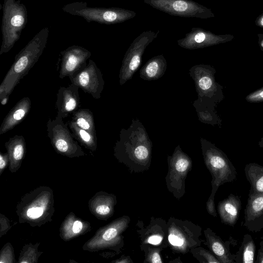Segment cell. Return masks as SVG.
<instances>
[{
	"label": "cell",
	"mask_w": 263,
	"mask_h": 263,
	"mask_svg": "<svg viewBox=\"0 0 263 263\" xmlns=\"http://www.w3.org/2000/svg\"><path fill=\"white\" fill-rule=\"evenodd\" d=\"M162 240V237L158 235H154L149 237L148 242L149 243L153 245H157Z\"/></svg>",
	"instance_id": "29"
},
{
	"label": "cell",
	"mask_w": 263,
	"mask_h": 263,
	"mask_svg": "<svg viewBox=\"0 0 263 263\" xmlns=\"http://www.w3.org/2000/svg\"><path fill=\"white\" fill-rule=\"evenodd\" d=\"M6 162L7 155L6 154H1L0 156V168L1 170H2L5 167L6 165Z\"/></svg>",
	"instance_id": "31"
},
{
	"label": "cell",
	"mask_w": 263,
	"mask_h": 263,
	"mask_svg": "<svg viewBox=\"0 0 263 263\" xmlns=\"http://www.w3.org/2000/svg\"><path fill=\"white\" fill-rule=\"evenodd\" d=\"M241 207L240 197L230 194L227 198L219 202L218 211L221 222L234 227L239 219Z\"/></svg>",
	"instance_id": "13"
},
{
	"label": "cell",
	"mask_w": 263,
	"mask_h": 263,
	"mask_svg": "<svg viewBox=\"0 0 263 263\" xmlns=\"http://www.w3.org/2000/svg\"><path fill=\"white\" fill-rule=\"evenodd\" d=\"M217 37L211 32L201 28L194 27L185 34V36L178 41V44L186 48H195L216 43Z\"/></svg>",
	"instance_id": "15"
},
{
	"label": "cell",
	"mask_w": 263,
	"mask_h": 263,
	"mask_svg": "<svg viewBox=\"0 0 263 263\" xmlns=\"http://www.w3.org/2000/svg\"><path fill=\"white\" fill-rule=\"evenodd\" d=\"M31 102L29 97H24L11 109L0 126V135L12 129L21 123L29 114Z\"/></svg>",
	"instance_id": "12"
},
{
	"label": "cell",
	"mask_w": 263,
	"mask_h": 263,
	"mask_svg": "<svg viewBox=\"0 0 263 263\" xmlns=\"http://www.w3.org/2000/svg\"><path fill=\"white\" fill-rule=\"evenodd\" d=\"M72 121L79 127L96 135L95 119L92 112L88 108H80L72 113Z\"/></svg>",
	"instance_id": "18"
},
{
	"label": "cell",
	"mask_w": 263,
	"mask_h": 263,
	"mask_svg": "<svg viewBox=\"0 0 263 263\" xmlns=\"http://www.w3.org/2000/svg\"><path fill=\"white\" fill-rule=\"evenodd\" d=\"M49 34L48 27L43 28L15 55L0 85V99L9 98L16 85L37 62L46 47Z\"/></svg>",
	"instance_id": "1"
},
{
	"label": "cell",
	"mask_w": 263,
	"mask_h": 263,
	"mask_svg": "<svg viewBox=\"0 0 263 263\" xmlns=\"http://www.w3.org/2000/svg\"><path fill=\"white\" fill-rule=\"evenodd\" d=\"M159 31L146 30L141 33L133 42L126 54V59H129V68L135 71L139 66L141 55L146 47L157 37Z\"/></svg>",
	"instance_id": "11"
},
{
	"label": "cell",
	"mask_w": 263,
	"mask_h": 263,
	"mask_svg": "<svg viewBox=\"0 0 263 263\" xmlns=\"http://www.w3.org/2000/svg\"><path fill=\"white\" fill-rule=\"evenodd\" d=\"M155 9L173 16L206 18L211 17L210 9L193 0H143Z\"/></svg>",
	"instance_id": "4"
},
{
	"label": "cell",
	"mask_w": 263,
	"mask_h": 263,
	"mask_svg": "<svg viewBox=\"0 0 263 263\" xmlns=\"http://www.w3.org/2000/svg\"><path fill=\"white\" fill-rule=\"evenodd\" d=\"M110 212L109 207L106 205H101L96 208V212L100 215H106Z\"/></svg>",
	"instance_id": "28"
},
{
	"label": "cell",
	"mask_w": 263,
	"mask_h": 263,
	"mask_svg": "<svg viewBox=\"0 0 263 263\" xmlns=\"http://www.w3.org/2000/svg\"><path fill=\"white\" fill-rule=\"evenodd\" d=\"M246 100L250 103L263 102V87L250 93L246 96Z\"/></svg>",
	"instance_id": "20"
},
{
	"label": "cell",
	"mask_w": 263,
	"mask_h": 263,
	"mask_svg": "<svg viewBox=\"0 0 263 263\" xmlns=\"http://www.w3.org/2000/svg\"><path fill=\"white\" fill-rule=\"evenodd\" d=\"M117 231L114 228H110L107 230L103 235V238L105 240H109L117 235Z\"/></svg>",
	"instance_id": "26"
},
{
	"label": "cell",
	"mask_w": 263,
	"mask_h": 263,
	"mask_svg": "<svg viewBox=\"0 0 263 263\" xmlns=\"http://www.w3.org/2000/svg\"><path fill=\"white\" fill-rule=\"evenodd\" d=\"M158 64L155 61L151 62L146 68V73L147 75L150 77L155 76L158 70Z\"/></svg>",
	"instance_id": "21"
},
{
	"label": "cell",
	"mask_w": 263,
	"mask_h": 263,
	"mask_svg": "<svg viewBox=\"0 0 263 263\" xmlns=\"http://www.w3.org/2000/svg\"><path fill=\"white\" fill-rule=\"evenodd\" d=\"M255 262L263 263V240L259 242V249Z\"/></svg>",
	"instance_id": "27"
},
{
	"label": "cell",
	"mask_w": 263,
	"mask_h": 263,
	"mask_svg": "<svg viewBox=\"0 0 263 263\" xmlns=\"http://www.w3.org/2000/svg\"><path fill=\"white\" fill-rule=\"evenodd\" d=\"M256 245L251 235H243L242 241L235 254V263H254L255 262Z\"/></svg>",
	"instance_id": "17"
},
{
	"label": "cell",
	"mask_w": 263,
	"mask_h": 263,
	"mask_svg": "<svg viewBox=\"0 0 263 263\" xmlns=\"http://www.w3.org/2000/svg\"><path fill=\"white\" fill-rule=\"evenodd\" d=\"M168 240L174 246L180 247L183 245V240L174 234H170L169 235Z\"/></svg>",
	"instance_id": "25"
},
{
	"label": "cell",
	"mask_w": 263,
	"mask_h": 263,
	"mask_svg": "<svg viewBox=\"0 0 263 263\" xmlns=\"http://www.w3.org/2000/svg\"><path fill=\"white\" fill-rule=\"evenodd\" d=\"M134 152L136 157L139 160L145 159L148 155L147 149L143 145L138 146Z\"/></svg>",
	"instance_id": "22"
},
{
	"label": "cell",
	"mask_w": 263,
	"mask_h": 263,
	"mask_svg": "<svg viewBox=\"0 0 263 263\" xmlns=\"http://www.w3.org/2000/svg\"><path fill=\"white\" fill-rule=\"evenodd\" d=\"M82 223L79 221H76L73 223L72 230L74 233H78L82 229Z\"/></svg>",
	"instance_id": "30"
},
{
	"label": "cell",
	"mask_w": 263,
	"mask_h": 263,
	"mask_svg": "<svg viewBox=\"0 0 263 263\" xmlns=\"http://www.w3.org/2000/svg\"><path fill=\"white\" fill-rule=\"evenodd\" d=\"M69 128L74 138L90 149H95L97 144L96 135L81 128L72 120L69 122Z\"/></svg>",
	"instance_id": "19"
},
{
	"label": "cell",
	"mask_w": 263,
	"mask_h": 263,
	"mask_svg": "<svg viewBox=\"0 0 263 263\" xmlns=\"http://www.w3.org/2000/svg\"><path fill=\"white\" fill-rule=\"evenodd\" d=\"M43 213L42 208H32L27 211V215L30 218H35L40 217Z\"/></svg>",
	"instance_id": "24"
},
{
	"label": "cell",
	"mask_w": 263,
	"mask_h": 263,
	"mask_svg": "<svg viewBox=\"0 0 263 263\" xmlns=\"http://www.w3.org/2000/svg\"><path fill=\"white\" fill-rule=\"evenodd\" d=\"M62 9L72 15L82 17L88 23L95 22L106 25L123 23L136 15V12L124 8L89 7L83 2L67 4Z\"/></svg>",
	"instance_id": "3"
},
{
	"label": "cell",
	"mask_w": 263,
	"mask_h": 263,
	"mask_svg": "<svg viewBox=\"0 0 263 263\" xmlns=\"http://www.w3.org/2000/svg\"><path fill=\"white\" fill-rule=\"evenodd\" d=\"M208 245L220 263H235V254L231 253V240L224 241L215 233L208 229L206 231Z\"/></svg>",
	"instance_id": "14"
},
{
	"label": "cell",
	"mask_w": 263,
	"mask_h": 263,
	"mask_svg": "<svg viewBox=\"0 0 263 263\" xmlns=\"http://www.w3.org/2000/svg\"><path fill=\"white\" fill-rule=\"evenodd\" d=\"M63 118L57 116L54 119L49 118L47 123V135L55 149L62 154L77 153L81 148L74 140Z\"/></svg>",
	"instance_id": "6"
},
{
	"label": "cell",
	"mask_w": 263,
	"mask_h": 263,
	"mask_svg": "<svg viewBox=\"0 0 263 263\" xmlns=\"http://www.w3.org/2000/svg\"><path fill=\"white\" fill-rule=\"evenodd\" d=\"M71 83L90 95L94 99H99L103 89L104 82L102 73L95 62L89 60L82 69L69 77Z\"/></svg>",
	"instance_id": "7"
},
{
	"label": "cell",
	"mask_w": 263,
	"mask_h": 263,
	"mask_svg": "<svg viewBox=\"0 0 263 263\" xmlns=\"http://www.w3.org/2000/svg\"><path fill=\"white\" fill-rule=\"evenodd\" d=\"M244 171L250 184L249 194H263V166L257 163H250L246 165Z\"/></svg>",
	"instance_id": "16"
},
{
	"label": "cell",
	"mask_w": 263,
	"mask_h": 263,
	"mask_svg": "<svg viewBox=\"0 0 263 263\" xmlns=\"http://www.w3.org/2000/svg\"><path fill=\"white\" fill-rule=\"evenodd\" d=\"M260 24L262 26H263V17L261 20Z\"/></svg>",
	"instance_id": "34"
},
{
	"label": "cell",
	"mask_w": 263,
	"mask_h": 263,
	"mask_svg": "<svg viewBox=\"0 0 263 263\" xmlns=\"http://www.w3.org/2000/svg\"><path fill=\"white\" fill-rule=\"evenodd\" d=\"M61 62L59 77L63 79L70 77L84 68L87 64V60L91 52L85 48L72 45L61 52Z\"/></svg>",
	"instance_id": "8"
},
{
	"label": "cell",
	"mask_w": 263,
	"mask_h": 263,
	"mask_svg": "<svg viewBox=\"0 0 263 263\" xmlns=\"http://www.w3.org/2000/svg\"><path fill=\"white\" fill-rule=\"evenodd\" d=\"M205 161L213 177L212 185L219 187L234 181L237 172L232 162L222 151L211 145L206 153Z\"/></svg>",
	"instance_id": "5"
},
{
	"label": "cell",
	"mask_w": 263,
	"mask_h": 263,
	"mask_svg": "<svg viewBox=\"0 0 263 263\" xmlns=\"http://www.w3.org/2000/svg\"><path fill=\"white\" fill-rule=\"evenodd\" d=\"M151 262H162L161 258L157 253H155L152 257Z\"/></svg>",
	"instance_id": "32"
},
{
	"label": "cell",
	"mask_w": 263,
	"mask_h": 263,
	"mask_svg": "<svg viewBox=\"0 0 263 263\" xmlns=\"http://www.w3.org/2000/svg\"><path fill=\"white\" fill-rule=\"evenodd\" d=\"M258 144L260 148H263V137L259 141Z\"/></svg>",
	"instance_id": "33"
},
{
	"label": "cell",
	"mask_w": 263,
	"mask_h": 263,
	"mask_svg": "<svg viewBox=\"0 0 263 263\" xmlns=\"http://www.w3.org/2000/svg\"><path fill=\"white\" fill-rule=\"evenodd\" d=\"M79 88L71 83L67 87L59 89L55 103L58 116L65 118L78 109L80 103Z\"/></svg>",
	"instance_id": "10"
},
{
	"label": "cell",
	"mask_w": 263,
	"mask_h": 263,
	"mask_svg": "<svg viewBox=\"0 0 263 263\" xmlns=\"http://www.w3.org/2000/svg\"><path fill=\"white\" fill-rule=\"evenodd\" d=\"M261 47L263 48V42L261 43Z\"/></svg>",
	"instance_id": "35"
},
{
	"label": "cell",
	"mask_w": 263,
	"mask_h": 263,
	"mask_svg": "<svg viewBox=\"0 0 263 263\" xmlns=\"http://www.w3.org/2000/svg\"><path fill=\"white\" fill-rule=\"evenodd\" d=\"M242 224L247 230L258 232L263 229V194L249 195Z\"/></svg>",
	"instance_id": "9"
},
{
	"label": "cell",
	"mask_w": 263,
	"mask_h": 263,
	"mask_svg": "<svg viewBox=\"0 0 263 263\" xmlns=\"http://www.w3.org/2000/svg\"><path fill=\"white\" fill-rule=\"evenodd\" d=\"M213 85V81L208 76L203 77L199 81V86L202 90L210 89Z\"/></svg>",
	"instance_id": "23"
},
{
	"label": "cell",
	"mask_w": 263,
	"mask_h": 263,
	"mask_svg": "<svg viewBox=\"0 0 263 263\" xmlns=\"http://www.w3.org/2000/svg\"><path fill=\"white\" fill-rule=\"evenodd\" d=\"M261 239L263 240V236L261 237Z\"/></svg>",
	"instance_id": "36"
},
{
	"label": "cell",
	"mask_w": 263,
	"mask_h": 263,
	"mask_svg": "<svg viewBox=\"0 0 263 263\" xmlns=\"http://www.w3.org/2000/svg\"><path fill=\"white\" fill-rule=\"evenodd\" d=\"M2 43L0 55L9 52L20 39L28 20L27 10L20 0H4L3 7Z\"/></svg>",
	"instance_id": "2"
}]
</instances>
